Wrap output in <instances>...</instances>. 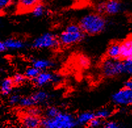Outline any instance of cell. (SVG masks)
<instances>
[{
    "instance_id": "1",
    "label": "cell",
    "mask_w": 132,
    "mask_h": 128,
    "mask_svg": "<svg viewBox=\"0 0 132 128\" xmlns=\"http://www.w3.org/2000/svg\"><path fill=\"white\" fill-rule=\"evenodd\" d=\"M79 26L85 34L98 35L104 32L106 28L107 21L105 16L97 12L87 13L80 19Z\"/></svg>"
},
{
    "instance_id": "2",
    "label": "cell",
    "mask_w": 132,
    "mask_h": 128,
    "mask_svg": "<svg viewBox=\"0 0 132 128\" xmlns=\"http://www.w3.org/2000/svg\"><path fill=\"white\" fill-rule=\"evenodd\" d=\"M85 35L78 23L69 24L58 36L59 45L64 47L72 46L81 42Z\"/></svg>"
},
{
    "instance_id": "3",
    "label": "cell",
    "mask_w": 132,
    "mask_h": 128,
    "mask_svg": "<svg viewBox=\"0 0 132 128\" xmlns=\"http://www.w3.org/2000/svg\"><path fill=\"white\" fill-rule=\"evenodd\" d=\"M77 125L76 117L70 112L61 110L54 118L42 119L40 128H74Z\"/></svg>"
},
{
    "instance_id": "4",
    "label": "cell",
    "mask_w": 132,
    "mask_h": 128,
    "mask_svg": "<svg viewBox=\"0 0 132 128\" xmlns=\"http://www.w3.org/2000/svg\"><path fill=\"white\" fill-rule=\"evenodd\" d=\"M100 72L106 78L116 77L123 73V63L120 60L105 57L100 64Z\"/></svg>"
},
{
    "instance_id": "5",
    "label": "cell",
    "mask_w": 132,
    "mask_h": 128,
    "mask_svg": "<svg viewBox=\"0 0 132 128\" xmlns=\"http://www.w3.org/2000/svg\"><path fill=\"white\" fill-rule=\"evenodd\" d=\"M59 45L58 36L51 32H45L36 38L31 44L32 48L36 50L50 49L58 47Z\"/></svg>"
},
{
    "instance_id": "6",
    "label": "cell",
    "mask_w": 132,
    "mask_h": 128,
    "mask_svg": "<svg viewBox=\"0 0 132 128\" xmlns=\"http://www.w3.org/2000/svg\"><path fill=\"white\" fill-rule=\"evenodd\" d=\"M122 9L120 0H105L99 3L97 12L104 15H114L119 13Z\"/></svg>"
},
{
    "instance_id": "7",
    "label": "cell",
    "mask_w": 132,
    "mask_h": 128,
    "mask_svg": "<svg viewBox=\"0 0 132 128\" xmlns=\"http://www.w3.org/2000/svg\"><path fill=\"white\" fill-rule=\"evenodd\" d=\"M112 100L114 104L119 106L132 105V89L123 87L114 93Z\"/></svg>"
},
{
    "instance_id": "8",
    "label": "cell",
    "mask_w": 132,
    "mask_h": 128,
    "mask_svg": "<svg viewBox=\"0 0 132 128\" xmlns=\"http://www.w3.org/2000/svg\"><path fill=\"white\" fill-rule=\"evenodd\" d=\"M59 76L51 72L49 70L42 71L39 72L38 76L33 81V83L38 87H42L48 84L57 81Z\"/></svg>"
},
{
    "instance_id": "9",
    "label": "cell",
    "mask_w": 132,
    "mask_h": 128,
    "mask_svg": "<svg viewBox=\"0 0 132 128\" xmlns=\"http://www.w3.org/2000/svg\"><path fill=\"white\" fill-rule=\"evenodd\" d=\"M42 119L40 116L24 112L21 117L20 122L24 128H40Z\"/></svg>"
},
{
    "instance_id": "10",
    "label": "cell",
    "mask_w": 132,
    "mask_h": 128,
    "mask_svg": "<svg viewBox=\"0 0 132 128\" xmlns=\"http://www.w3.org/2000/svg\"><path fill=\"white\" fill-rule=\"evenodd\" d=\"M42 3L43 0H17L16 10L19 13H31L34 8Z\"/></svg>"
},
{
    "instance_id": "11",
    "label": "cell",
    "mask_w": 132,
    "mask_h": 128,
    "mask_svg": "<svg viewBox=\"0 0 132 128\" xmlns=\"http://www.w3.org/2000/svg\"><path fill=\"white\" fill-rule=\"evenodd\" d=\"M30 95L35 107H38L40 105H45L51 99V95L47 91L42 89L34 92Z\"/></svg>"
},
{
    "instance_id": "12",
    "label": "cell",
    "mask_w": 132,
    "mask_h": 128,
    "mask_svg": "<svg viewBox=\"0 0 132 128\" xmlns=\"http://www.w3.org/2000/svg\"><path fill=\"white\" fill-rule=\"evenodd\" d=\"M15 87L12 77L5 78L0 82V93L3 96L8 97L13 93Z\"/></svg>"
},
{
    "instance_id": "13",
    "label": "cell",
    "mask_w": 132,
    "mask_h": 128,
    "mask_svg": "<svg viewBox=\"0 0 132 128\" xmlns=\"http://www.w3.org/2000/svg\"><path fill=\"white\" fill-rule=\"evenodd\" d=\"M7 51H19L23 49L26 44L22 39L16 38H9L4 40Z\"/></svg>"
},
{
    "instance_id": "14",
    "label": "cell",
    "mask_w": 132,
    "mask_h": 128,
    "mask_svg": "<svg viewBox=\"0 0 132 128\" xmlns=\"http://www.w3.org/2000/svg\"><path fill=\"white\" fill-rule=\"evenodd\" d=\"M121 59L126 60L132 57V36L125 39L120 43Z\"/></svg>"
},
{
    "instance_id": "15",
    "label": "cell",
    "mask_w": 132,
    "mask_h": 128,
    "mask_svg": "<svg viewBox=\"0 0 132 128\" xmlns=\"http://www.w3.org/2000/svg\"><path fill=\"white\" fill-rule=\"evenodd\" d=\"M105 57L112 59L120 60L121 59V49L120 43L112 42L108 47L106 51V56Z\"/></svg>"
},
{
    "instance_id": "16",
    "label": "cell",
    "mask_w": 132,
    "mask_h": 128,
    "mask_svg": "<svg viewBox=\"0 0 132 128\" xmlns=\"http://www.w3.org/2000/svg\"><path fill=\"white\" fill-rule=\"evenodd\" d=\"M53 62L47 58H34L32 61V66L39 71H45L52 68Z\"/></svg>"
},
{
    "instance_id": "17",
    "label": "cell",
    "mask_w": 132,
    "mask_h": 128,
    "mask_svg": "<svg viewBox=\"0 0 132 128\" xmlns=\"http://www.w3.org/2000/svg\"><path fill=\"white\" fill-rule=\"evenodd\" d=\"M95 118L94 111H84L80 113L76 116V122L78 125H88L90 122Z\"/></svg>"
},
{
    "instance_id": "18",
    "label": "cell",
    "mask_w": 132,
    "mask_h": 128,
    "mask_svg": "<svg viewBox=\"0 0 132 128\" xmlns=\"http://www.w3.org/2000/svg\"><path fill=\"white\" fill-rule=\"evenodd\" d=\"M95 118L106 121L113 114V110L108 107H103L94 111Z\"/></svg>"
},
{
    "instance_id": "19",
    "label": "cell",
    "mask_w": 132,
    "mask_h": 128,
    "mask_svg": "<svg viewBox=\"0 0 132 128\" xmlns=\"http://www.w3.org/2000/svg\"><path fill=\"white\" fill-rule=\"evenodd\" d=\"M40 72L41 71H39V70L34 68V66H30L28 67L27 69L25 70L24 74L25 77L27 79V80H30L31 82H32L38 76Z\"/></svg>"
},
{
    "instance_id": "20",
    "label": "cell",
    "mask_w": 132,
    "mask_h": 128,
    "mask_svg": "<svg viewBox=\"0 0 132 128\" xmlns=\"http://www.w3.org/2000/svg\"><path fill=\"white\" fill-rule=\"evenodd\" d=\"M47 12V9L45 7V5L43 3H39V5L34 8L33 10L31 11V14L33 15L34 17H42L45 15Z\"/></svg>"
},
{
    "instance_id": "21",
    "label": "cell",
    "mask_w": 132,
    "mask_h": 128,
    "mask_svg": "<svg viewBox=\"0 0 132 128\" xmlns=\"http://www.w3.org/2000/svg\"><path fill=\"white\" fill-rule=\"evenodd\" d=\"M61 110L55 106H50L46 108L45 111V118H52L58 114Z\"/></svg>"
},
{
    "instance_id": "22",
    "label": "cell",
    "mask_w": 132,
    "mask_h": 128,
    "mask_svg": "<svg viewBox=\"0 0 132 128\" xmlns=\"http://www.w3.org/2000/svg\"><path fill=\"white\" fill-rule=\"evenodd\" d=\"M21 95H19V93H12L10 95L8 96L7 103L9 106H19V102H20Z\"/></svg>"
},
{
    "instance_id": "23",
    "label": "cell",
    "mask_w": 132,
    "mask_h": 128,
    "mask_svg": "<svg viewBox=\"0 0 132 128\" xmlns=\"http://www.w3.org/2000/svg\"><path fill=\"white\" fill-rule=\"evenodd\" d=\"M12 79H13V82L15 83V86H20V85L23 84L27 80L24 74H22V73H16L12 76Z\"/></svg>"
},
{
    "instance_id": "24",
    "label": "cell",
    "mask_w": 132,
    "mask_h": 128,
    "mask_svg": "<svg viewBox=\"0 0 132 128\" xmlns=\"http://www.w3.org/2000/svg\"><path fill=\"white\" fill-rule=\"evenodd\" d=\"M123 63V73L132 76V57L124 60Z\"/></svg>"
},
{
    "instance_id": "25",
    "label": "cell",
    "mask_w": 132,
    "mask_h": 128,
    "mask_svg": "<svg viewBox=\"0 0 132 128\" xmlns=\"http://www.w3.org/2000/svg\"><path fill=\"white\" fill-rule=\"evenodd\" d=\"M105 122V121L95 118L90 122L87 126L92 128H102Z\"/></svg>"
},
{
    "instance_id": "26",
    "label": "cell",
    "mask_w": 132,
    "mask_h": 128,
    "mask_svg": "<svg viewBox=\"0 0 132 128\" xmlns=\"http://www.w3.org/2000/svg\"><path fill=\"white\" fill-rule=\"evenodd\" d=\"M102 128H122L121 125L116 121H105V124Z\"/></svg>"
},
{
    "instance_id": "27",
    "label": "cell",
    "mask_w": 132,
    "mask_h": 128,
    "mask_svg": "<svg viewBox=\"0 0 132 128\" xmlns=\"http://www.w3.org/2000/svg\"><path fill=\"white\" fill-rule=\"evenodd\" d=\"M15 0H0V11H2L14 2Z\"/></svg>"
},
{
    "instance_id": "28",
    "label": "cell",
    "mask_w": 132,
    "mask_h": 128,
    "mask_svg": "<svg viewBox=\"0 0 132 128\" xmlns=\"http://www.w3.org/2000/svg\"><path fill=\"white\" fill-rule=\"evenodd\" d=\"M89 63V60L87 59V57H84V56H81L78 59L79 64L82 68H86V67L88 66Z\"/></svg>"
},
{
    "instance_id": "29",
    "label": "cell",
    "mask_w": 132,
    "mask_h": 128,
    "mask_svg": "<svg viewBox=\"0 0 132 128\" xmlns=\"http://www.w3.org/2000/svg\"><path fill=\"white\" fill-rule=\"evenodd\" d=\"M7 51V49L6 48L4 41L0 40V53H3L6 52Z\"/></svg>"
},
{
    "instance_id": "30",
    "label": "cell",
    "mask_w": 132,
    "mask_h": 128,
    "mask_svg": "<svg viewBox=\"0 0 132 128\" xmlns=\"http://www.w3.org/2000/svg\"><path fill=\"white\" fill-rule=\"evenodd\" d=\"M125 87H128L129 89H132V79L128 80L126 83H125Z\"/></svg>"
},
{
    "instance_id": "31",
    "label": "cell",
    "mask_w": 132,
    "mask_h": 128,
    "mask_svg": "<svg viewBox=\"0 0 132 128\" xmlns=\"http://www.w3.org/2000/svg\"><path fill=\"white\" fill-rule=\"evenodd\" d=\"M86 128H92V127H88V126H87V127H86Z\"/></svg>"
}]
</instances>
